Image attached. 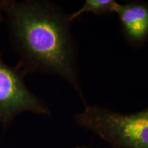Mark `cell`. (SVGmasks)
I'll use <instances>...</instances> for the list:
<instances>
[{
	"label": "cell",
	"instance_id": "1",
	"mask_svg": "<svg viewBox=\"0 0 148 148\" xmlns=\"http://www.w3.org/2000/svg\"><path fill=\"white\" fill-rule=\"evenodd\" d=\"M4 15L11 47L19 58L16 67L25 76L38 73L59 76L87 104L69 14L51 1L7 0Z\"/></svg>",
	"mask_w": 148,
	"mask_h": 148
},
{
	"label": "cell",
	"instance_id": "2",
	"mask_svg": "<svg viewBox=\"0 0 148 148\" xmlns=\"http://www.w3.org/2000/svg\"><path fill=\"white\" fill-rule=\"evenodd\" d=\"M79 126L101 138L112 148H148V107L130 114L99 105H84L74 114Z\"/></svg>",
	"mask_w": 148,
	"mask_h": 148
},
{
	"label": "cell",
	"instance_id": "3",
	"mask_svg": "<svg viewBox=\"0 0 148 148\" xmlns=\"http://www.w3.org/2000/svg\"><path fill=\"white\" fill-rule=\"evenodd\" d=\"M25 77L16 66L5 63L0 53V122L4 126L25 112L40 115L51 113L49 106L27 88Z\"/></svg>",
	"mask_w": 148,
	"mask_h": 148
},
{
	"label": "cell",
	"instance_id": "4",
	"mask_svg": "<svg viewBox=\"0 0 148 148\" xmlns=\"http://www.w3.org/2000/svg\"><path fill=\"white\" fill-rule=\"evenodd\" d=\"M114 13L125 41L134 49L143 47L148 42V2L118 3Z\"/></svg>",
	"mask_w": 148,
	"mask_h": 148
},
{
	"label": "cell",
	"instance_id": "5",
	"mask_svg": "<svg viewBox=\"0 0 148 148\" xmlns=\"http://www.w3.org/2000/svg\"><path fill=\"white\" fill-rule=\"evenodd\" d=\"M118 3L114 0H86L78 10L69 14L72 22L85 13L101 16L115 12Z\"/></svg>",
	"mask_w": 148,
	"mask_h": 148
},
{
	"label": "cell",
	"instance_id": "6",
	"mask_svg": "<svg viewBox=\"0 0 148 148\" xmlns=\"http://www.w3.org/2000/svg\"><path fill=\"white\" fill-rule=\"evenodd\" d=\"M7 0H0V23L4 21V8Z\"/></svg>",
	"mask_w": 148,
	"mask_h": 148
},
{
	"label": "cell",
	"instance_id": "7",
	"mask_svg": "<svg viewBox=\"0 0 148 148\" xmlns=\"http://www.w3.org/2000/svg\"><path fill=\"white\" fill-rule=\"evenodd\" d=\"M73 148H91V147H86V146H78V147H75Z\"/></svg>",
	"mask_w": 148,
	"mask_h": 148
}]
</instances>
